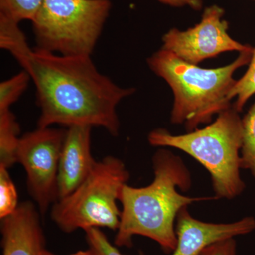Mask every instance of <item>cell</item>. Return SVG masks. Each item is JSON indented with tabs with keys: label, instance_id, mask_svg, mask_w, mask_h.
<instances>
[{
	"label": "cell",
	"instance_id": "1",
	"mask_svg": "<svg viewBox=\"0 0 255 255\" xmlns=\"http://www.w3.org/2000/svg\"><path fill=\"white\" fill-rule=\"evenodd\" d=\"M19 23L0 14V47L29 75L41 114L38 127H102L117 136V108L135 92L99 71L91 56H65L31 48Z\"/></svg>",
	"mask_w": 255,
	"mask_h": 255
},
{
	"label": "cell",
	"instance_id": "2",
	"mask_svg": "<svg viewBox=\"0 0 255 255\" xmlns=\"http://www.w3.org/2000/svg\"><path fill=\"white\" fill-rule=\"evenodd\" d=\"M153 181L144 187L125 184L121 193L120 224L114 243L119 247L132 246V238L142 236L158 243L165 253H172L177 238L174 223L181 210L196 201L216 197H189L178 192L187 191L191 176L180 157L166 149H159L152 157Z\"/></svg>",
	"mask_w": 255,
	"mask_h": 255
},
{
	"label": "cell",
	"instance_id": "3",
	"mask_svg": "<svg viewBox=\"0 0 255 255\" xmlns=\"http://www.w3.org/2000/svg\"><path fill=\"white\" fill-rule=\"evenodd\" d=\"M253 50L242 52L234 61L217 68H202L161 48L147 59L149 68L165 80L173 92V124L187 132L209 124L215 115L231 108L230 92L237 80L235 72L251 62Z\"/></svg>",
	"mask_w": 255,
	"mask_h": 255
},
{
	"label": "cell",
	"instance_id": "4",
	"mask_svg": "<svg viewBox=\"0 0 255 255\" xmlns=\"http://www.w3.org/2000/svg\"><path fill=\"white\" fill-rule=\"evenodd\" d=\"M148 141L155 147L182 150L197 160L211 174L216 199H234L246 188L240 173L243 124L233 107L220 113L212 124L184 135L155 129Z\"/></svg>",
	"mask_w": 255,
	"mask_h": 255
},
{
	"label": "cell",
	"instance_id": "5",
	"mask_svg": "<svg viewBox=\"0 0 255 255\" xmlns=\"http://www.w3.org/2000/svg\"><path fill=\"white\" fill-rule=\"evenodd\" d=\"M129 177L120 159L107 156L75 191L52 205V220L67 233L92 228L117 231L122 215L117 202Z\"/></svg>",
	"mask_w": 255,
	"mask_h": 255
},
{
	"label": "cell",
	"instance_id": "6",
	"mask_svg": "<svg viewBox=\"0 0 255 255\" xmlns=\"http://www.w3.org/2000/svg\"><path fill=\"white\" fill-rule=\"evenodd\" d=\"M111 9V0H44L31 21L36 48L91 56Z\"/></svg>",
	"mask_w": 255,
	"mask_h": 255
},
{
	"label": "cell",
	"instance_id": "7",
	"mask_svg": "<svg viewBox=\"0 0 255 255\" xmlns=\"http://www.w3.org/2000/svg\"><path fill=\"white\" fill-rule=\"evenodd\" d=\"M66 130L38 127L18 142L16 162L25 169L28 190L41 215L58 200V167Z\"/></svg>",
	"mask_w": 255,
	"mask_h": 255
},
{
	"label": "cell",
	"instance_id": "8",
	"mask_svg": "<svg viewBox=\"0 0 255 255\" xmlns=\"http://www.w3.org/2000/svg\"><path fill=\"white\" fill-rule=\"evenodd\" d=\"M224 14V9L219 5L208 6L195 26L186 31L173 28L167 32L162 36V49L196 65L226 52L242 53L253 50L250 45L231 38L228 32L229 24L223 18Z\"/></svg>",
	"mask_w": 255,
	"mask_h": 255
},
{
	"label": "cell",
	"instance_id": "9",
	"mask_svg": "<svg viewBox=\"0 0 255 255\" xmlns=\"http://www.w3.org/2000/svg\"><path fill=\"white\" fill-rule=\"evenodd\" d=\"M255 229V219L252 216L231 223H206L194 219L185 207L177 216V242L171 255H200L216 242L249 234Z\"/></svg>",
	"mask_w": 255,
	"mask_h": 255
},
{
	"label": "cell",
	"instance_id": "10",
	"mask_svg": "<svg viewBox=\"0 0 255 255\" xmlns=\"http://www.w3.org/2000/svg\"><path fill=\"white\" fill-rule=\"evenodd\" d=\"M92 127L68 128L58 174V199L71 194L88 177L97 161L91 152Z\"/></svg>",
	"mask_w": 255,
	"mask_h": 255
},
{
	"label": "cell",
	"instance_id": "11",
	"mask_svg": "<svg viewBox=\"0 0 255 255\" xmlns=\"http://www.w3.org/2000/svg\"><path fill=\"white\" fill-rule=\"evenodd\" d=\"M40 214L36 205L25 201L1 220L2 255H44L46 240Z\"/></svg>",
	"mask_w": 255,
	"mask_h": 255
},
{
	"label": "cell",
	"instance_id": "12",
	"mask_svg": "<svg viewBox=\"0 0 255 255\" xmlns=\"http://www.w3.org/2000/svg\"><path fill=\"white\" fill-rule=\"evenodd\" d=\"M20 127L10 110L0 112V166L9 169L16 163Z\"/></svg>",
	"mask_w": 255,
	"mask_h": 255
},
{
	"label": "cell",
	"instance_id": "13",
	"mask_svg": "<svg viewBox=\"0 0 255 255\" xmlns=\"http://www.w3.org/2000/svg\"><path fill=\"white\" fill-rule=\"evenodd\" d=\"M242 124L241 167L249 170L255 179V102L242 119Z\"/></svg>",
	"mask_w": 255,
	"mask_h": 255
},
{
	"label": "cell",
	"instance_id": "14",
	"mask_svg": "<svg viewBox=\"0 0 255 255\" xmlns=\"http://www.w3.org/2000/svg\"><path fill=\"white\" fill-rule=\"evenodd\" d=\"M44 0H0V14L19 23L32 21Z\"/></svg>",
	"mask_w": 255,
	"mask_h": 255
},
{
	"label": "cell",
	"instance_id": "15",
	"mask_svg": "<svg viewBox=\"0 0 255 255\" xmlns=\"http://www.w3.org/2000/svg\"><path fill=\"white\" fill-rule=\"evenodd\" d=\"M255 94V47L253 48L251 62L248 64L246 73L240 80L230 92L231 100L236 99L233 108L237 112L243 111L247 102Z\"/></svg>",
	"mask_w": 255,
	"mask_h": 255
},
{
	"label": "cell",
	"instance_id": "16",
	"mask_svg": "<svg viewBox=\"0 0 255 255\" xmlns=\"http://www.w3.org/2000/svg\"><path fill=\"white\" fill-rule=\"evenodd\" d=\"M30 80L29 75L23 70L0 83V112L10 110V107L26 90Z\"/></svg>",
	"mask_w": 255,
	"mask_h": 255
},
{
	"label": "cell",
	"instance_id": "17",
	"mask_svg": "<svg viewBox=\"0 0 255 255\" xmlns=\"http://www.w3.org/2000/svg\"><path fill=\"white\" fill-rule=\"evenodd\" d=\"M18 205L17 191L8 168L0 166V219L12 214Z\"/></svg>",
	"mask_w": 255,
	"mask_h": 255
},
{
	"label": "cell",
	"instance_id": "18",
	"mask_svg": "<svg viewBox=\"0 0 255 255\" xmlns=\"http://www.w3.org/2000/svg\"><path fill=\"white\" fill-rule=\"evenodd\" d=\"M85 231L90 248L97 255H124L110 243L100 228H89Z\"/></svg>",
	"mask_w": 255,
	"mask_h": 255
},
{
	"label": "cell",
	"instance_id": "19",
	"mask_svg": "<svg viewBox=\"0 0 255 255\" xmlns=\"http://www.w3.org/2000/svg\"><path fill=\"white\" fill-rule=\"evenodd\" d=\"M237 244L234 238L216 242L207 247L200 255H236Z\"/></svg>",
	"mask_w": 255,
	"mask_h": 255
},
{
	"label": "cell",
	"instance_id": "20",
	"mask_svg": "<svg viewBox=\"0 0 255 255\" xmlns=\"http://www.w3.org/2000/svg\"><path fill=\"white\" fill-rule=\"evenodd\" d=\"M157 1L172 7H188L194 11H200L204 6L203 0H157Z\"/></svg>",
	"mask_w": 255,
	"mask_h": 255
},
{
	"label": "cell",
	"instance_id": "21",
	"mask_svg": "<svg viewBox=\"0 0 255 255\" xmlns=\"http://www.w3.org/2000/svg\"><path fill=\"white\" fill-rule=\"evenodd\" d=\"M44 255H56L53 254V253H50V252L46 251H45ZM70 255H97L96 254L95 251L93 250H92L91 248L87 250V251H79L78 253H75V254Z\"/></svg>",
	"mask_w": 255,
	"mask_h": 255
},
{
	"label": "cell",
	"instance_id": "22",
	"mask_svg": "<svg viewBox=\"0 0 255 255\" xmlns=\"http://www.w3.org/2000/svg\"><path fill=\"white\" fill-rule=\"evenodd\" d=\"M251 1H255V0H251Z\"/></svg>",
	"mask_w": 255,
	"mask_h": 255
}]
</instances>
